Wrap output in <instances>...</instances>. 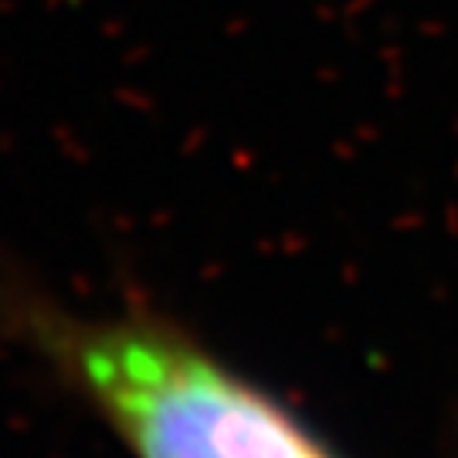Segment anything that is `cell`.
Masks as SVG:
<instances>
[{"instance_id": "obj_1", "label": "cell", "mask_w": 458, "mask_h": 458, "mask_svg": "<svg viewBox=\"0 0 458 458\" xmlns=\"http://www.w3.org/2000/svg\"><path fill=\"white\" fill-rule=\"evenodd\" d=\"M0 340L82 401L132 458H344L164 312L79 310L4 276Z\"/></svg>"}]
</instances>
